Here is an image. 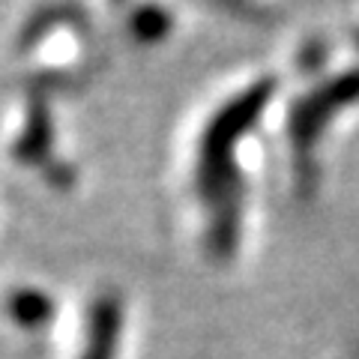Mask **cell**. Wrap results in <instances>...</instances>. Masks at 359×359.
I'll return each instance as SVG.
<instances>
[{
    "mask_svg": "<svg viewBox=\"0 0 359 359\" xmlns=\"http://www.w3.org/2000/svg\"><path fill=\"white\" fill-rule=\"evenodd\" d=\"M276 93L273 78H261L224 102L201 135L198 150V189L210 207V249L212 255H231L240 231V174L233 165L237 144L252 132Z\"/></svg>",
    "mask_w": 359,
    "mask_h": 359,
    "instance_id": "cell-1",
    "label": "cell"
},
{
    "mask_svg": "<svg viewBox=\"0 0 359 359\" xmlns=\"http://www.w3.org/2000/svg\"><path fill=\"white\" fill-rule=\"evenodd\" d=\"M353 102H359V69H347L302 96L299 102L290 108V120H287V135H290V141H294L297 153H302V156L311 153L314 141L327 129V123L339 114V111L351 108Z\"/></svg>",
    "mask_w": 359,
    "mask_h": 359,
    "instance_id": "cell-2",
    "label": "cell"
},
{
    "mask_svg": "<svg viewBox=\"0 0 359 359\" xmlns=\"http://www.w3.org/2000/svg\"><path fill=\"white\" fill-rule=\"evenodd\" d=\"M123 332V306L114 294H105L93 302L87 320V341L81 359H114Z\"/></svg>",
    "mask_w": 359,
    "mask_h": 359,
    "instance_id": "cell-3",
    "label": "cell"
},
{
    "mask_svg": "<svg viewBox=\"0 0 359 359\" xmlns=\"http://www.w3.org/2000/svg\"><path fill=\"white\" fill-rule=\"evenodd\" d=\"M9 314H13V320L18 327H27V330H39L45 323L51 320L54 314V299L48 294H42L36 287H21L15 290L13 297L6 302Z\"/></svg>",
    "mask_w": 359,
    "mask_h": 359,
    "instance_id": "cell-4",
    "label": "cell"
},
{
    "mask_svg": "<svg viewBox=\"0 0 359 359\" xmlns=\"http://www.w3.org/2000/svg\"><path fill=\"white\" fill-rule=\"evenodd\" d=\"M48 153H51V117L42 105H33L27 129L21 132L15 144V156L25 162H42Z\"/></svg>",
    "mask_w": 359,
    "mask_h": 359,
    "instance_id": "cell-5",
    "label": "cell"
},
{
    "mask_svg": "<svg viewBox=\"0 0 359 359\" xmlns=\"http://www.w3.org/2000/svg\"><path fill=\"white\" fill-rule=\"evenodd\" d=\"M171 30V15L159 6H144L132 15V33L141 42H159Z\"/></svg>",
    "mask_w": 359,
    "mask_h": 359,
    "instance_id": "cell-6",
    "label": "cell"
}]
</instances>
